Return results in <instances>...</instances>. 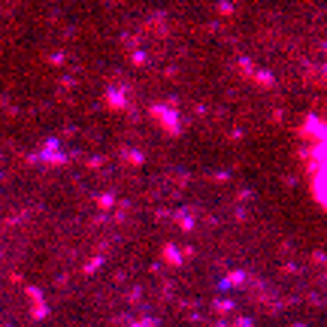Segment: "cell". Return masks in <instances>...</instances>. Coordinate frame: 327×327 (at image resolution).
Returning a JSON list of instances; mask_svg holds the SVG:
<instances>
[{"label":"cell","instance_id":"6da1fadb","mask_svg":"<svg viewBox=\"0 0 327 327\" xmlns=\"http://www.w3.org/2000/svg\"><path fill=\"white\" fill-rule=\"evenodd\" d=\"M318 158H315V179H318V185L324 188V200H327V131L321 136V142H318V152H315Z\"/></svg>","mask_w":327,"mask_h":327}]
</instances>
